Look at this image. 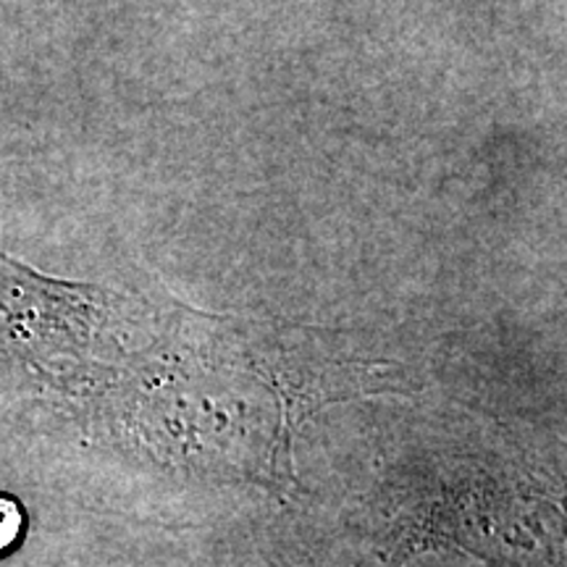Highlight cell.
I'll return each mask as SVG.
<instances>
[{
    "mask_svg": "<svg viewBox=\"0 0 567 567\" xmlns=\"http://www.w3.org/2000/svg\"><path fill=\"white\" fill-rule=\"evenodd\" d=\"M27 528V509L17 496L0 492V559L13 555L24 542Z\"/></svg>",
    "mask_w": 567,
    "mask_h": 567,
    "instance_id": "1",
    "label": "cell"
},
{
    "mask_svg": "<svg viewBox=\"0 0 567 567\" xmlns=\"http://www.w3.org/2000/svg\"><path fill=\"white\" fill-rule=\"evenodd\" d=\"M274 567H321L310 557H289V555H266Z\"/></svg>",
    "mask_w": 567,
    "mask_h": 567,
    "instance_id": "2",
    "label": "cell"
}]
</instances>
